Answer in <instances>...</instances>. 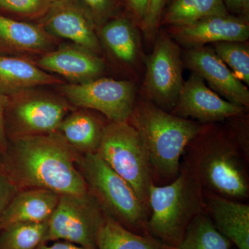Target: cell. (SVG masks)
<instances>
[{"label":"cell","mask_w":249,"mask_h":249,"mask_svg":"<svg viewBox=\"0 0 249 249\" xmlns=\"http://www.w3.org/2000/svg\"><path fill=\"white\" fill-rule=\"evenodd\" d=\"M81 155L58 132L14 137L1 156L0 170L19 191L85 195L89 191L78 167Z\"/></svg>","instance_id":"obj_1"},{"label":"cell","mask_w":249,"mask_h":249,"mask_svg":"<svg viewBox=\"0 0 249 249\" xmlns=\"http://www.w3.org/2000/svg\"><path fill=\"white\" fill-rule=\"evenodd\" d=\"M181 161L205 192L232 200L249 199V157L225 121L204 124L187 145Z\"/></svg>","instance_id":"obj_2"},{"label":"cell","mask_w":249,"mask_h":249,"mask_svg":"<svg viewBox=\"0 0 249 249\" xmlns=\"http://www.w3.org/2000/svg\"><path fill=\"white\" fill-rule=\"evenodd\" d=\"M128 122L145 147L157 186L178 178L185 149L204 125L174 115L142 98L136 101Z\"/></svg>","instance_id":"obj_3"},{"label":"cell","mask_w":249,"mask_h":249,"mask_svg":"<svg viewBox=\"0 0 249 249\" xmlns=\"http://www.w3.org/2000/svg\"><path fill=\"white\" fill-rule=\"evenodd\" d=\"M147 234L178 248L188 226L204 212V191L191 170L181 162L178 178L163 186L152 184Z\"/></svg>","instance_id":"obj_4"},{"label":"cell","mask_w":249,"mask_h":249,"mask_svg":"<svg viewBox=\"0 0 249 249\" xmlns=\"http://www.w3.org/2000/svg\"><path fill=\"white\" fill-rule=\"evenodd\" d=\"M78 167L88 191L106 215L130 231L148 235L150 214L125 180L97 153L82 154Z\"/></svg>","instance_id":"obj_5"},{"label":"cell","mask_w":249,"mask_h":249,"mask_svg":"<svg viewBox=\"0 0 249 249\" xmlns=\"http://www.w3.org/2000/svg\"><path fill=\"white\" fill-rule=\"evenodd\" d=\"M96 153L132 186L150 214L149 191L153 184L151 166L137 131L128 121H109Z\"/></svg>","instance_id":"obj_6"},{"label":"cell","mask_w":249,"mask_h":249,"mask_svg":"<svg viewBox=\"0 0 249 249\" xmlns=\"http://www.w3.org/2000/svg\"><path fill=\"white\" fill-rule=\"evenodd\" d=\"M153 50L145 60L142 98L170 112L183 85L182 55L179 45L168 32L158 31Z\"/></svg>","instance_id":"obj_7"},{"label":"cell","mask_w":249,"mask_h":249,"mask_svg":"<svg viewBox=\"0 0 249 249\" xmlns=\"http://www.w3.org/2000/svg\"><path fill=\"white\" fill-rule=\"evenodd\" d=\"M106 214L90 194L60 195L47 222L44 243L66 241L96 249V237Z\"/></svg>","instance_id":"obj_8"},{"label":"cell","mask_w":249,"mask_h":249,"mask_svg":"<svg viewBox=\"0 0 249 249\" xmlns=\"http://www.w3.org/2000/svg\"><path fill=\"white\" fill-rule=\"evenodd\" d=\"M70 103L64 97L34 89L8 97V116L12 137L58 132L70 113Z\"/></svg>","instance_id":"obj_9"},{"label":"cell","mask_w":249,"mask_h":249,"mask_svg":"<svg viewBox=\"0 0 249 249\" xmlns=\"http://www.w3.org/2000/svg\"><path fill=\"white\" fill-rule=\"evenodd\" d=\"M63 97L82 109L98 111L112 122L128 121L137 101L135 85L129 80L99 78L62 85Z\"/></svg>","instance_id":"obj_10"},{"label":"cell","mask_w":249,"mask_h":249,"mask_svg":"<svg viewBox=\"0 0 249 249\" xmlns=\"http://www.w3.org/2000/svg\"><path fill=\"white\" fill-rule=\"evenodd\" d=\"M247 108L229 102L208 88L200 76L192 73L183 83L174 115L203 124H216L247 112Z\"/></svg>","instance_id":"obj_11"},{"label":"cell","mask_w":249,"mask_h":249,"mask_svg":"<svg viewBox=\"0 0 249 249\" xmlns=\"http://www.w3.org/2000/svg\"><path fill=\"white\" fill-rule=\"evenodd\" d=\"M182 59L183 66L200 76L214 92L229 102L248 109V88L234 76L213 47L187 49Z\"/></svg>","instance_id":"obj_12"},{"label":"cell","mask_w":249,"mask_h":249,"mask_svg":"<svg viewBox=\"0 0 249 249\" xmlns=\"http://www.w3.org/2000/svg\"><path fill=\"white\" fill-rule=\"evenodd\" d=\"M42 27L51 36L71 40L74 45L102 53L97 27L83 4L74 0L52 6L44 18Z\"/></svg>","instance_id":"obj_13"},{"label":"cell","mask_w":249,"mask_h":249,"mask_svg":"<svg viewBox=\"0 0 249 249\" xmlns=\"http://www.w3.org/2000/svg\"><path fill=\"white\" fill-rule=\"evenodd\" d=\"M167 32L177 43L187 49L220 42H247L249 22L230 14L219 15L188 25L168 27Z\"/></svg>","instance_id":"obj_14"},{"label":"cell","mask_w":249,"mask_h":249,"mask_svg":"<svg viewBox=\"0 0 249 249\" xmlns=\"http://www.w3.org/2000/svg\"><path fill=\"white\" fill-rule=\"evenodd\" d=\"M36 65L77 84L101 78L106 70L100 55L76 45L63 46L43 54Z\"/></svg>","instance_id":"obj_15"},{"label":"cell","mask_w":249,"mask_h":249,"mask_svg":"<svg viewBox=\"0 0 249 249\" xmlns=\"http://www.w3.org/2000/svg\"><path fill=\"white\" fill-rule=\"evenodd\" d=\"M204 212L236 249H249V204L204 191Z\"/></svg>","instance_id":"obj_16"},{"label":"cell","mask_w":249,"mask_h":249,"mask_svg":"<svg viewBox=\"0 0 249 249\" xmlns=\"http://www.w3.org/2000/svg\"><path fill=\"white\" fill-rule=\"evenodd\" d=\"M98 29L101 46L118 63L129 69L137 67L142 58L141 29L125 13Z\"/></svg>","instance_id":"obj_17"},{"label":"cell","mask_w":249,"mask_h":249,"mask_svg":"<svg viewBox=\"0 0 249 249\" xmlns=\"http://www.w3.org/2000/svg\"><path fill=\"white\" fill-rule=\"evenodd\" d=\"M60 196L43 188L19 190L0 217V231L16 224L47 222Z\"/></svg>","instance_id":"obj_18"},{"label":"cell","mask_w":249,"mask_h":249,"mask_svg":"<svg viewBox=\"0 0 249 249\" xmlns=\"http://www.w3.org/2000/svg\"><path fill=\"white\" fill-rule=\"evenodd\" d=\"M42 26L0 16V51L18 54H43L53 50L54 41Z\"/></svg>","instance_id":"obj_19"},{"label":"cell","mask_w":249,"mask_h":249,"mask_svg":"<svg viewBox=\"0 0 249 249\" xmlns=\"http://www.w3.org/2000/svg\"><path fill=\"white\" fill-rule=\"evenodd\" d=\"M60 83L61 80L28 59L0 55V93L7 97L37 87Z\"/></svg>","instance_id":"obj_20"},{"label":"cell","mask_w":249,"mask_h":249,"mask_svg":"<svg viewBox=\"0 0 249 249\" xmlns=\"http://www.w3.org/2000/svg\"><path fill=\"white\" fill-rule=\"evenodd\" d=\"M108 122L89 109L80 108L67 114L58 132L80 154L96 153Z\"/></svg>","instance_id":"obj_21"},{"label":"cell","mask_w":249,"mask_h":249,"mask_svg":"<svg viewBox=\"0 0 249 249\" xmlns=\"http://www.w3.org/2000/svg\"><path fill=\"white\" fill-rule=\"evenodd\" d=\"M228 14L223 0H167L160 26L181 27L210 16Z\"/></svg>","instance_id":"obj_22"},{"label":"cell","mask_w":249,"mask_h":249,"mask_svg":"<svg viewBox=\"0 0 249 249\" xmlns=\"http://www.w3.org/2000/svg\"><path fill=\"white\" fill-rule=\"evenodd\" d=\"M97 249H178L154 238L130 231L105 215L96 237Z\"/></svg>","instance_id":"obj_23"},{"label":"cell","mask_w":249,"mask_h":249,"mask_svg":"<svg viewBox=\"0 0 249 249\" xmlns=\"http://www.w3.org/2000/svg\"><path fill=\"white\" fill-rule=\"evenodd\" d=\"M232 243L223 235L206 213L198 214L187 229L178 249H231Z\"/></svg>","instance_id":"obj_24"},{"label":"cell","mask_w":249,"mask_h":249,"mask_svg":"<svg viewBox=\"0 0 249 249\" xmlns=\"http://www.w3.org/2000/svg\"><path fill=\"white\" fill-rule=\"evenodd\" d=\"M47 222L16 224L3 229L0 249H37L45 238Z\"/></svg>","instance_id":"obj_25"},{"label":"cell","mask_w":249,"mask_h":249,"mask_svg":"<svg viewBox=\"0 0 249 249\" xmlns=\"http://www.w3.org/2000/svg\"><path fill=\"white\" fill-rule=\"evenodd\" d=\"M218 56L242 83L249 85V47L247 42H220L213 44Z\"/></svg>","instance_id":"obj_26"},{"label":"cell","mask_w":249,"mask_h":249,"mask_svg":"<svg viewBox=\"0 0 249 249\" xmlns=\"http://www.w3.org/2000/svg\"><path fill=\"white\" fill-rule=\"evenodd\" d=\"M89 11L97 28L122 13L121 0H80Z\"/></svg>","instance_id":"obj_27"},{"label":"cell","mask_w":249,"mask_h":249,"mask_svg":"<svg viewBox=\"0 0 249 249\" xmlns=\"http://www.w3.org/2000/svg\"><path fill=\"white\" fill-rule=\"evenodd\" d=\"M50 7L48 0H0L1 9L27 17L45 15Z\"/></svg>","instance_id":"obj_28"},{"label":"cell","mask_w":249,"mask_h":249,"mask_svg":"<svg viewBox=\"0 0 249 249\" xmlns=\"http://www.w3.org/2000/svg\"><path fill=\"white\" fill-rule=\"evenodd\" d=\"M167 0H149L146 17L142 31L147 40H155L160 27V18Z\"/></svg>","instance_id":"obj_29"},{"label":"cell","mask_w":249,"mask_h":249,"mask_svg":"<svg viewBox=\"0 0 249 249\" xmlns=\"http://www.w3.org/2000/svg\"><path fill=\"white\" fill-rule=\"evenodd\" d=\"M124 13L140 27L146 17L149 0H121Z\"/></svg>","instance_id":"obj_30"},{"label":"cell","mask_w":249,"mask_h":249,"mask_svg":"<svg viewBox=\"0 0 249 249\" xmlns=\"http://www.w3.org/2000/svg\"><path fill=\"white\" fill-rule=\"evenodd\" d=\"M19 190L0 171V217Z\"/></svg>","instance_id":"obj_31"},{"label":"cell","mask_w":249,"mask_h":249,"mask_svg":"<svg viewBox=\"0 0 249 249\" xmlns=\"http://www.w3.org/2000/svg\"><path fill=\"white\" fill-rule=\"evenodd\" d=\"M229 14L249 22V0H223Z\"/></svg>","instance_id":"obj_32"},{"label":"cell","mask_w":249,"mask_h":249,"mask_svg":"<svg viewBox=\"0 0 249 249\" xmlns=\"http://www.w3.org/2000/svg\"><path fill=\"white\" fill-rule=\"evenodd\" d=\"M8 97L0 93V156L3 155L7 147L5 133V112L7 106Z\"/></svg>","instance_id":"obj_33"},{"label":"cell","mask_w":249,"mask_h":249,"mask_svg":"<svg viewBox=\"0 0 249 249\" xmlns=\"http://www.w3.org/2000/svg\"><path fill=\"white\" fill-rule=\"evenodd\" d=\"M36 249H97L88 248L83 246L76 245L66 241H55L49 243H41Z\"/></svg>","instance_id":"obj_34"},{"label":"cell","mask_w":249,"mask_h":249,"mask_svg":"<svg viewBox=\"0 0 249 249\" xmlns=\"http://www.w3.org/2000/svg\"><path fill=\"white\" fill-rule=\"evenodd\" d=\"M48 1L51 6H55V5L64 4V3L68 2V1H71V0H48Z\"/></svg>","instance_id":"obj_35"},{"label":"cell","mask_w":249,"mask_h":249,"mask_svg":"<svg viewBox=\"0 0 249 249\" xmlns=\"http://www.w3.org/2000/svg\"><path fill=\"white\" fill-rule=\"evenodd\" d=\"M1 156H0V166H1Z\"/></svg>","instance_id":"obj_36"},{"label":"cell","mask_w":249,"mask_h":249,"mask_svg":"<svg viewBox=\"0 0 249 249\" xmlns=\"http://www.w3.org/2000/svg\"><path fill=\"white\" fill-rule=\"evenodd\" d=\"M0 171H1V170H0Z\"/></svg>","instance_id":"obj_37"}]
</instances>
